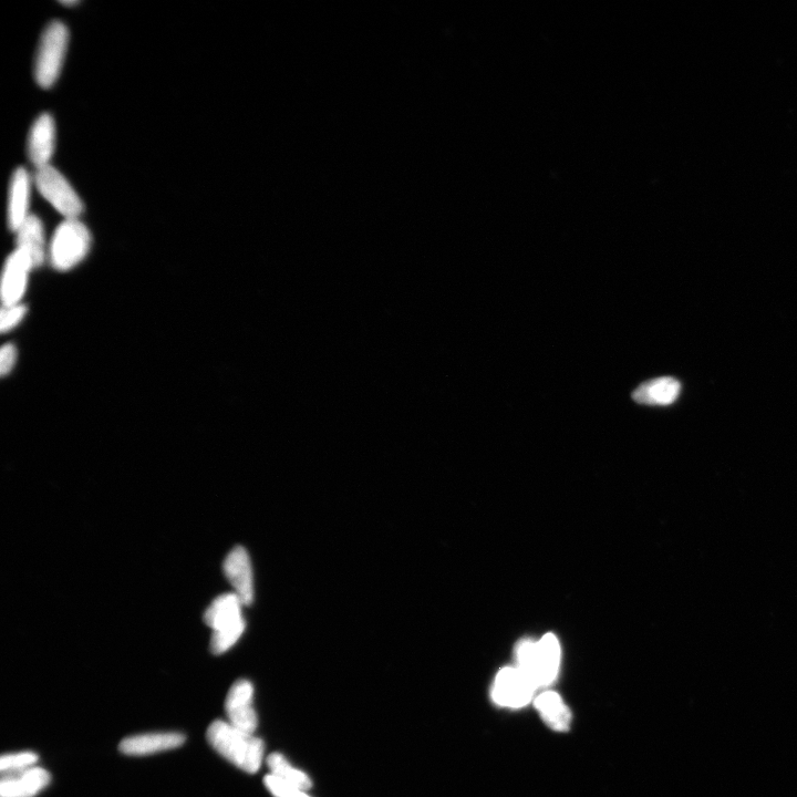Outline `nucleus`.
Returning a JSON list of instances; mask_svg holds the SVG:
<instances>
[{
    "label": "nucleus",
    "instance_id": "15",
    "mask_svg": "<svg viewBox=\"0 0 797 797\" xmlns=\"http://www.w3.org/2000/svg\"><path fill=\"white\" fill-rule=\"evenodd\" d=\"M242 600L235 593L217 597L206 609L204 621L213 631L229 629L244 623Z\"/></svg>",
    "mask_w": 797,
    "mask_h": 797
},
{
    "label": "nucleus",
    "instance_id": "6",
    "mask_svg": "<svg viewBox=\"0 0 797 797\" xmlns=\"http://www.w3.org/2000/svg\"><path fill=\"white\" fill-rule=\"evenodd\" d=\"M536 686L519 668H504L496 676L492 688V698L496 705L504 708L520 709L533 700Z\"/></svg>",
    "mask_w": 797,
    "mask_h": 797
},
{
    "label": "nucleus",
    "instance_id": "11",
    "mask_svg": "<svg viewBox=\"0 0 797 797\" xmlns=\"http://www.w3.org/2000/svg\"><path fill=\"white\" fill-rule=\"evenodd\" d=\"M184 742L185 736L179 732L144 733L123 739L119 750L131 757H144V755L178 749Z\"/></svg>",
    "mask_w": 797,
    "mask_h": 797
},
{
    "label": "nucleus",
    "instance_id": "13",
    "mask_svg": "<svg viewBox=\"0 0 797 797\" xmlns=\"http://www.w3.org/2000/svg\"><path fill=\"white\" fill-rule=\"evenodd\" d=\"M31 179L24 168L17 169L10 180L8 198V225L16 232L29 214Z\"/></svg>",
    "mask_w": 797,
    "mask_h": 797
},
{
    "label": "nucleus",
    "instance_id": "19",
    "mask_svg": "<svg viewBox=\"0 0 797 797\" xmlns=\"http://www.w3.org/2000/svg\"><path fill=\"white\" fill-rule=\"evenodd\" d=\"M245 628L246 621L229 629L213 631L211 639V651L213 654L222 655L227 650H230L240 640Z\"/></svg>",
    "mask_w": 797,
    "mask_h": 797
},
{
    "label": "nucleus",
    "instance_id": "16",
    "mask_svg": "<svg viewBox=\"0 0 797 797\" xmlns=\"http://www.w3.org/2000/svg\"><path fill=\"white\" fill-rule=\"evenodd\" d=\"M681 384L671 377H662L645 382L633 393V399L639 405L671 406L680 396Z\"/></svg>",
    "mask_w": 797,
    "mask_h": 797
},
{
    "label": "nucleus",
    "instance_id": "3",
    "mask_svg": "<svg viewBox=\"0 0 797 797\" xmlns=\"http://www.w3.org/2000/svg\"><path fill=\"white\" fill-rule=\"evenodd\" d=\"M91 247V234L84 223L69 219L61 223L51 240L49 254L53 266L67 272L85 260Z\"/></svg>",
    "mask_w": 797,
    "mask_h": 797
},
{
    "label": "nucleus",
    "instance_id": "2",
    "mask_svg": "<svg viewBox=\"0 0 797 797\" xmlns=\"http://www.w3.org/2000/svg\"><path fill=\"white\" fill-rule=\"evenodd\" d=\"M519 668L529 677L536 688H545L556 680L561 665V647L552 634L545 635L537 643L524 641L517 649Z\"/></svg>",
    "mask_w": 797,
    "mask_h": 797
},
{
    "label": "nucleus",
    "instance_id": "24",
    "mask_svg": "<svg viewBox=\"0 0 797 797\" xmlns=\"http://www.w3.org/2000/svg\"><path fill=\"white\" fill-rule=\"evenodd\" d=\"M61 4H64L66 6H75L78 4V2H72L71 0V2H61Z\"/></svg>",
    "mask_w": 797,
    "mask_h": 797
},
{
    "label": "nucleus",
    "instance_id": "20",
    "mask_svg": "<svg viewBox=\"0 0 797 797\" xmlns=\"http://www.w3.org/2000/svg\"><path fill=\"white\" fill-rule=\"evenodd\" d=\"M38 755L34 752L4 754L0 760L2 774L16 773L36 767Z\"/></svg>",
    "mask_w": 797,
    "mask_h": 797
},
{
    "label": "nucleus",
    "instance_id": "7",
    "mask_svg": "<svg viewBox=\"0 0 797 797\" xmlns=\"http://www.w3.org/2000/svg\"><path fill=\"white\" fill-rule=\"evenodd\" d=\"M254 687L251 681L238 680L225 700V711L229 722L238 730L254 734L258 726L257 713L253 705Z\"/></svg>",
    "mask_w": 797,
    "mask_h": 797
},
{
    "label": "nucleus",
    "instance_id": "17",
    "mask_svg": "<svg viewBox=\"0 0 797 797\" xmlns=\"http://www.w3.org/2000/svg\"><path fill=\"white\" fill-rule=\"evenodd\" d=\"M548 727L557 732H566L571 727L572 713L558 693L545 691L534 701Z\"/></svg>",
    "mask_w": 797,
    "mask_h": 797
},
{
    "label": "nucleus",
    "instance_id": "14",
    "mask_svg": "<svg viewBox=\"0 0 797 797\" xmlns=\"http://www.w3.org/2000/svg\"><path fill=\"white\" fill-rule=\"evenodd\" d=\"M16 250L22 251L34 268L41 266L46 257V238L44 225L35 215H29L28 219L20 225L16 231Z\"/></svg>",
    "mask_w": 797,
    "mask_h": 797
},
{
    "label": "nucleus",
    "instance_id": "8",
    "mask_svg": "<svg viewBox=\"0 0 797 797\" xmlns=\"http://www.w3.org/2000/svg\"><path fill=\"white\" fill-rule=\"evenodd\" d=\"M224 574L240 597L244 606L251 605L254 600V579L250 555L244 547L237 546L226 556Z\"/></svg>",
    "mask_w": 797,
    "mask_h": 797
},
{
    "label": "nucleus",
    "instance_id": "23",
    "mask_svg": "<svg viewBox=\"0 0 797 797\" xmlns=\"http://www.w3.org/2000/svg\"><path fill=\"white\" fill-rule=\"evenodd\" d=\"M17 361V349L14 345L8 344L0 351V372L6 376L12 372Z\"/></svg>",
    "mask_w": 797,
    "mask_h": 797
},
{
    "label": "nucleus",
    "instance_id": "18",
    "mask_svg": "<svg viewBox=\"0 0 797 797\" xmlns=\"http://www.w3.org/2000/svg\"><path fill=\"white\" fill-rule=\"evenodd\" d=\"M267 765L271 774L296 788L308 791L313 788V781L302 770L293 767L281 753H273L267 758Z\"/></svg>",
    "mask_w": 797,
    "mask_h": 797
},
{
    "label": "nucleus",
    "instance_id": "21",
    "mask_svg": "<svg viewBox=\"0 0 797 797\" xmlns=\"http://www.w3.org/2000/svg\"><path fill=\"white\" fill-rule=\"evenodd\" d=\"M264 783L274 797H310L306 791L289 785L269 774L265 776Z\"/></svg>",
    "mask_w": 797,
    "mask_h": 797
},
{
    "label": "nucleus",
    "instance_id": "4",
    "mask_svg": "<svg viewBox=\"0 0 797 797\" xmlns=\"http://www.w3.org/2000/svg\"><path fill=\"white\" fill-rule=\"evenodd\" d=\"M69 43V31L60 23H51L41 36L35 60V79L44 89L55 85L59 78Z\"/></svg>",
    "mask_w": 797,
    "mask_h": 797
},
{
    "label": "nucleus",
    "instance_id": "5",
    "mask_svg": "<svg viewBox=\"0 0 797 797\" xmlns=\"http://www.w3.org/2000/svg\"><path fill=\"white\" fill-rule=\"evenodd\" d=\"M34 182L37 190L55 209L69 219H78L84 212V203L68 180L53 165L36 170Z\"/></svg>",
    "mask_w": 797,
    "mask_h": 797
},
{
    "label": "nucleus",
    "instance_id": "10",
    "mask_svg": "<svg viewBox=\"0 0 797 797\" xmlns=\"http://www.w3.org/2000/svg\"><path fill=\"white\" fill-rule=\"evenodd\" d=\"M34 269L29 258L19 250L8 256L2 279V299L4 306L18 305L25 295L28 274Z\"/></svg>",
    "mask_w": 797,
    "mask_h": 797
},
{
    "label": "nucleus",
    "instance_id": "22",
    "mask_svg": "<svg viewBox=\"0 0 797 797\" xmlns=\"http://www.w3.org/2000/svg\"><path fill=\"white\" fill-rule=\"evenodd\" d=\"M27 308L23 305L4 306L2 310V323L0 329L3 333L15 328L24 319Z\"/></svg>",
    "mask_w": 797,
    "mask_h": 797
},
{
    "label": "nucleus",
    "instance_id": "1",
    "mask_svg": "<svg viewBox=\"0 0 797 797\" xmlns=\"http://www.w3.org/2000/svg\"><path fill=\"white\" fill-rule=\"evenodd\" d=\"M207 742L227 761L247 773L260 771L264 760L263 740L236 729L230 722L214 721L206 731Z\"/></svg>",
    "mask_w": 797,
    "mask_h": 797
},
{
    "label": "nucleus",
    "instance_id": "9",
    "mask_svg": "<svg viewBox=\"0 0 797 797\" xmlns=\"http://www.w3.org/2000/svg\"><path fill=\"white\" fill-rule=\"evenodd\" d=\"M56 147V124L53 117L44 113L31 127L27 143L28 157L36 169L46 167L53 158Z\"/></svg>",
    "mask_w": 797,
    "mask_h": 797
},
{
    "label": "nucleus",
    "instance_id": "12",
    "mask_svg": "<svg viewBox=\"0 0 797 797\" xmlns=\"http://www.w3.org/2000/svg\"><path fill=\"white\" fill-rule=\"evenodd\" d=\"M50 781L49 772L38 767L2 774L0 797H35L47 788Z\"/></svg>",
    "mask_w": 797,
    "mask_h": 797
}]
</instances>
